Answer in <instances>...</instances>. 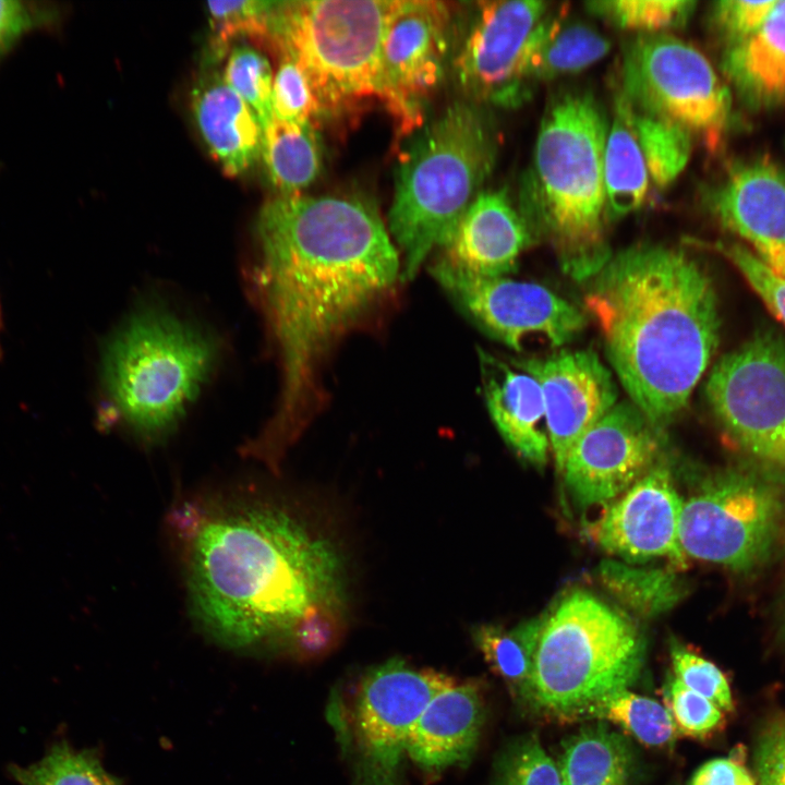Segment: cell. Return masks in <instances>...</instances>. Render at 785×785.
Wrapping results in <instances>:
<instances>
[{"mask_svg": "<svg viewBox=\"0 0 785 785\" xmlns=\"http://www.w3.org/2000/svg\"><path fill=\"white\" fill-rule=\"evenodd\" d=\"M679 496L668 466L661 458L587 529L590 539L629 563L665 557L684 566Z\"/></svg>", "mask_w": 785, "mask_h": 785, "instance_id": "17", "label": "cell"}, {"mask_svg": "<svg viewBox=\"0 0 785 785\" xmlns=\"http://www.w3.org/2000/svg\"><path fill=\"white\" fill-rule=\"evenodd\" d=\"M261 155L271 183L282 195L301 194L319 173L321 146L311 123L273 117L263 129Z\"/></svg>", "mask_w": 785, "mask_h": 785, "instance_id": "27", "label": "cell"}, {"mask_svg": "<svg viewBox=\"0 0 785 785\" xmlns=\"http://www.w3.org/2000/svg\"><path fill=\"white\" fill-rule=\"evenodd\" d=\"M430 270L483 331L518 352L531 343L560 349L585 326L578 306L542 285L507 276H476L440 257Z\"/></svg>", "mask_w": 785, "mask_h": 785, "instance_id": "13", "label": "cell"}, {"mask_svg": "<svg viewBox=\"0 0 785 785\" xmlns=\"http://www.w3.org/2000/svg\"><path fill=\"white\" fill-rule=\"evenodd\" d=\"M607 132L606 117L591 94L555 96L521 183L519 209L531 228L550 237L564 270L577 280L591 279L612 256L603 239Z\"/></svg>", "mask_w": 785, "mask_h": 785, "instance_id": "4", "label": "cell"}, {"mask_svg": "<svg viewBox=\"0 0 785 785\" xmlns=\"http://www.w3.org/2000/svg\"><path fill=\"white\" fill-rule=\"evenodd\" d=\"M619 97L631 108L720 144L730 114V94L709 60L667 33L639 34L621 62Z\"/></svg>", "mask_w": 785, "mask_h": 785, "instance_id": "9", "label": "cell"}, {"mask_svg": "<svg viewBox=\"0 0 785 785\" xmlns=\"http://www.w3.org/2000/svg\"><path fill=\"white\" fill-rule=\"evenodd\" d=\"M484 717L479 687L456 681L420 714L408 738L407 756L426 772L464 764L476 749Z\"/></svg>", "mask_w": 785, "mask_h": 785, "instance_id": "22", "label": "cell"}, {"mask_svg": "<svg viewBox=\"0 0 785 785\" xmlns=\"http://www.w3.org/2000/svg\"><path fill=\"white\" fill-rule=\"evenodd\" d=\"M721 225L785 279V172L768 158L733 166L709 194Z\"/></svg>", "mask_w": 785, "mask_h": 785, "instance_id": "19", "label": "cell"}, {"mask_svg": "<svg viewBox=\"0 0 785 785\" xmlns=\"http://www.w3.org/2000/svg\"><path fill=\"white\" fill-rule=\"evenodd\" d=\"M585 718L612 722L650 748H671L678 736L665 705L628 689L603 698L589 710Z\"/></svg>", "mask_w": 785, "mask_h": 785, "instance_id": "31", "label": "cell"}, {"mask_svg": "<svg viewBox=\"0 0 785 785\" xmlns=\"http://www.w3.org/2000/svg\"><path fill=\"white\" fill-rule=\"evenodd\" d=\"M584 301L630 401L662 430L686 408L720 341L708 273L681 249L636 244L612 254Z\"/></svg>", "mask_w": 785, "mask_h": 785, "instance_id": "3", "label": "cell"}, {"mask_svg": "<svg viewBox=\"0 0 785 785\" xmlns=\"http://www.w3.org/2000/svg\"><path fill=\"white\" fill-rule=\"evenodd\" d=\"M671 657L673 676L686 687L710 700L723 712L734 709L728 681L712 662L677 642L671 645Z\"/></svg>", "mask_w": 785, "mask_h": 785, "instance_id": "41", "label": "cell"}, {"mask_svg": "<svg viewBox=\"0 0 785 785\" xmlns=\"http://www.w3.org/2000/svg\"><path fill=\"white\" fill-rule=\"evenodd\" d=\"M754 760L758 785H785V718L760 736Z\"/></svg>", "mask_w": 785, "mask_h": 785, "instance_id": "44", "label": "cell"}, {"mask_svg": "<svg viewBox=\"0 0 785 785\" xmlns=\"http://www.w3.org/2000/svg\"><path fill=\"white\" fill-rule=\"evenodd\" d=\"M495 785H563L557 763L529 735L515 741L499 758Z\"/></svg>", "mask_w": 785, "mask_h": 785, "instance_id": "37", "label": "cell"}, {"mask_svg": "<svg viewBox=\"0 0 785 785\" xmlns=\"http://www.w3.org/2000/svg\"><path fill=\"white\" fill-rule=\"evenodd\" d=\"M61 9L47 1L0 0V61L25 37L52 29Z\"/></svg>", "mask_w": 785, "mask_h": 785, "instance_id": "39", "label": "cell"}, {"mask_svg": "<svg viewBox=\"0 0 785 785\" xmlns=\"http://www.w3.org/2000/svg\"><path fill=\"white\" fill-rule=\"evenodd\" d=\"M275 1H209L206 9L213 31V47L221 55L237 36L268 41Z\"/></svg>", "mask_w": 785, "mask_h": 785, "instance_id": "36", "label": "cell"}, {"mask_svg": "<svg viewBox=\"0 0 785 785\" xmlns=\"http://www.w3.org/2000/svg\"><path fill=\"white\" fill-rule=\"evenodd\" d=\"M710 410L744 450L785 470V340L759 333L723 355L704 387Z\"/></svg>", "mask_w": 785, "mask_h": 785, "instance_id": "12", "label": "cell"}, {"mask_svg": "<svg viewBox=\"0 0 785 785\" xmlns=\"http://www.w3.org/2000/svg\"><path fill=\"white\" fill-rule=\"evenodd\" d=\"M543 621L544 616L522 621L511 630L491 624L472 630L474 644L486 663L506 681L514 697L526 704Z\"/></svg>", "mask_w": 785, "mask_h": 785, "instance_id": "29", "label": "cell"}, {"mask_svg": "<svg viewBox=\"0 0 785 785\" xmlns=\"http://www.w3.org/2000/svg\"><path fill=\"white\" fill-rule=\"evenodd\" d=\"M611 41L596 28L569 20L566 9L548 13L536 28L527 64L530 87L535 82L575 74L603 59Z\"/></svg>", "mask_w": 785, "mask_h": 785, "instance_id": "25", "label": "cell"}, {"mask_svg": "<svg viewBox=\"0 0 785 785\" xmlns=\"http://www.w3.org/2000/svg\"><path fill=\"white\" fill-rule=\"evenodd\" d=\"M616 105L631 126L652 181L661 189L672 184L689 160L691 133L676 123L631 108L620 97Z\"/></svg>", "mask_w": 785, "mask_h": 785, "instance_id": "30", "label": "cell"}, {"mask_svg": "<svg viewBox=\"0 0 785 785\" xmlns=\"http://www.w3.org/2000/svg\"><path fill=\"white\" fill-rule=\"evenodd\" d=\"M603 174L606 217L620 218L642 206L649 173L631 126L618 105L607 132Z\"/></svg>", "mask_w": 785, "mask_h": 785, "instance_id": "28", "label": "cell"}, {"mask_svg": "<svg viewBox=\"0 0 785 785\" xmlns=\"http://www.w3.org/2000/svg\"><path fill=\"white\" fill-rule=\"evenodd\" d=\"M454 14L437 0L389 1L382 45L379 98L408 135L424 123L427 99L452 56Z\"/></svg>", "mask_w": 785, "mask_h": 785, "instance_id": "15", "label": "cell"}, {"mask_svg": "<svg viewBox=\"0 0 785 785\" xmlns=\"http://www.w3.org/2000/svg\"><path fill=\"white\" fill-rule=\"evenodd\" d=\"M712 246L740 270L770 311L785 324V279L740 244L714 243Z\"/></svg>", "mask_w": 785, "mask_h": 785, "instance_id": "42", "label": "cell"}, {"mask_svg": "<svg viewBox=\"0 0 785 785\" xmlns=\"http://www.w3.org/2000/svg\"><path fill=\"white\" fill-rule=\"evenodd\" d=\"M782 623H783V629L785 631V594L783 597V606H782Z\"/></svg>", "mask_w": 785, "mask_h": 785, "instance_id": "46", "label": "cell"}, {"mask_svg": "<svg viewBox=\"0 0 785 785\" xmlns=\"http://www.w3.org/2000/svg\"><path fill=\"white\" fill-rule=\"evenodd\" d=\"M273 114L275 118L311 123L322 112L319 101L302 69L291 59L281 58L273 82Z\"/></svg>", "mask_w": 785, "mask_h": 785, "instance_id": "38", "label": "cell"}, {"mask_svg": "<svg viewBox=\"0 0 785 785\" xmlns=\"http://www.w3.org/2000/svg\"><path fill=\"white\" fill-rule=\"evenodd\" d=\"M633 759L624 735L595 725L568 737L556 763L563 785H627Z\"/></svg>", "mask_w": 785, "mask_h": 785, "instance_id": "26", "label": "cell"}, {"mask_svg": "<svg viewBox=\"0 0 785 785\" xmlns=\"http://www.w3.org/2000/svg\"><path fill=\"white\" fill-rule=\"evenodd\" d=\"M644 654L643 637L627 616L573 591L544 616L527 704L558 720L585 718L603 698L637 681Z\"/></svg>", "mask_w": 785, "mask_h": 785, "instance_id": "6", "label": "cell"}, {"mask_svg": "<svg viewBox=\"0 0 785 785\" xmlns=\"http://www.w3.org/2000/svg\"><path fill=\"white\" fill-rule=\"evenodd\" d=\"M1 330H2V314H1V305H0V336H1ZM1 350L2 349H1V341H0V358L2 355Z\"/></svg>", "mask_w": 785, "mask_h": 785, "instance_id": "47", "label": "cell"}, {"mask_svg": "<svg viewBox=\"0 0 785 785\" xmlns=\"http://www.w3.org/2000/svg\"><path fill=\"white\" fill-rule=\"evenodd\" d=\"M256 239L247 283L279 360L280 389L244 452L277 472L323 406L325 358L392 292L401 266L378 212L353 196L280 194L262 207Z\"/></svg>", "mask_w": 785, "mask_h": 785, "instance_id": "1", "label": "cell"}, {"mask_svg": "<svg viewBox=\"0 0 785 785\" xmlns=\"http://www.w3.org/2000/svg\"><path fill=\"white\" fill-rule=\"evenodd\" d=\"M9 770L21 785H121L94 751L76 750L64 740L51 746L39 761Z\"/></svg>", "mask_w": 785, "mask_h": 785, "instance_id": "33", "label": "cell"}, {"mask_svg": "<svg viewBox=\"0 0 785 785\" xmlns=\"http://www.w3.org/2000/svg\"><path fill=\"white\" fill-rule=\"evenodd\" d=\"M512 360L541 387L550 447L560 472L572 445L617 403L612 372L591 350Z\"/></svg>", "mask_w": 785, "mask_h": 785, "instance_id": "18", "label": "cell"}, {"mask_svg": "<svg viewBox=\"0 0 785 785\" xmlns=\"http://www.w3.org/2000/svg\"><path fill=\"white\" fill-rule=\"evenodd\" d=\"M722 68L751 105L785 100V0H777L759 28L727 47Z\"/></svg>", "mask_w": 785, "mask_h": 785, "instance_id": "24", "label": "cell"}, {"mask_svg": "<svg viewBox=\"0 0 785 785\" xmlns=\"http://www.w3.org/2000/svg\"><path fill=\"white\" fill-rule=\"evenodd\" d=\"M548 13V3L544 1L476 3L451 56L456 81L467 100L514 108L529 97L530 47Z\"/></svg>", "mask_w": 785, "mask_h": 785, "instance_id": "14", "label": "cell"}, {"mask_svg": "<svg viewBox=\"0 0 785 785\" xmlns=\"http://www.w3.org/2000/svg\"><path fill=\"white\" fill-rule=\"evenodd\" d=\"M193 113L212 156L227 176H239L261 155L263 128L245 101L213 73L193 92Z\"/></svg>", "mask_w": 785, "mask_h": 785, "instance_id": "23", "label": "cell"}, {"mask_svg": "<svg viewBox=\"0 0 785 785\" xmlns=\"http://www.w3.org/2000/svg\"><path fill=\"white\" fill-rule=\"evenodd\" d=\"M216 357L217 345L207 334L165 309L145 307L106 343L101 384L123 423L156 438L182 416Z\"/></svg>", "mask_w": 785, "mask_h": 785, "instance_id": "7", "label": "cell"}, {"mask_svg": "<svg viewBox=\"0 0 785 785\" xmlns=\"http://www.w3.org/2000/svg\"><path fill=\"white\" fill-rule=\"evenodd\" d=\"M395 170L388 231L412 280L480 193L496 157V138L476 104L457 100L408 134Z\"/></svg>", "mask_w": 785, "mask_h": 785, "instance_id": "5", "label": "cell"}, {"mask_svg": "<svg viewBox=\"0 0 785 785\" xmlns=\"http://www.w3.org/2000/svg\"><path fill=\"white\" fill-rule=\"evenodd\" d=\"M389 1H275L268 44L307 76L324 109L379 96Z\"/></svg>", "mask_w": 785, "mask_h": 785, "instance_id": "8", "label": "cell"}, {"mask_svg": "<svg viewBox=\"0 0 785 785\" xmlns=\"http://www.w3.org/2000/svg\"><path fill=\"white\" fill-rule=\"evenodd\" d=\"M222 78L245 101L264 129L274 117V77L266 57L250 46H237L228 57Z\"/></svg>", "mask_w": 785, "mask_h": 785, "instance_id": "35", "label": "cell"}, {"mask_svg": "<svg viewBox=\"0 0 785 785\" xmlns=\"http://www.w3.org/2000/svg\"><path fill=\"white\" fill-rule=\"evenodd\" d=\"M785 520L776 485L758 473L727 470L684 500L680 544L687 556L750 570L770 557Z\"/></svg>", "mask_w": 785, "mask_h": 785, "instance_id": "10", "label": "cell"}, {"mask_svg": "<svg viewBox=\"0 0 785 785\" xmlns=\"http://www.w3.org/2000/svg\"><path fill=\"white\" fill-rule=\"evenodd\" d=\"M483 395L499 434L519 456L543 466L550 440L538 381L512 359L479 351Z\"/></svg>", "mask_w": 785, "mask_h": 785, "instance_id": "21", "label": "cell"}, {"mask_svg": "<svg viewBox=\"0 0 785 785\" xmlns=\"http://www.w3.org/2000/svg\"><path fill=\"white\" fill-rule=\"evenodd\" d=\"M599 577L614 596L642 616L668 611L683 595L680 581L667 570L605 560L599 567Z\"/></svg>", "mask_w": 785, "mask_h": 785, "instance_id": "32", "label": "cell"}, {"mask_svg": "<svg viewBox=\"0 0 785 785\" xmlns=\"http://www.w3.org/2000/svg\"><path fill=\"white\" fill-rule=\"evenodd\" d=\"M186 544L193 611L219 642L286 651L326 605H346L340 552L282 508L247 502L205 512Z\"/></svg>", "mask_w": 785, "mask_h": 785, "instance_id": "2", "label": "cell"}, {"mask_svg": "<svg viewBox=\"0 0 785 785\" xmlns=\"http://www.w3.org/2000/svg\"><path fill=\"white\" fill-rule=\"evenodd\" d=\"M455 683L446 674L418 669L400 659L366 673L345 721L349 724H339L355 785H401L414 723L427 703Z\"/></svg>", "mask_w": 785, "mask_h": 785, "instance_id": "11", "label": "cell"}, {"mask_svg": "<svg viewBox=\"0 0 785 785\" xmlns=\"http://www.w3.org/2000/svg\"><path fill=\"white\" fill-rule=\"evenodd\" d=\"M776 1H717L711 10L712 25L727 47L733 46L759 28Z\"/></svg>", "mask_w": 785, "mask_h": 785, "instance_id": "43", "label": "cell"}, {"mask_svg": "<svg viewBox=\"0 0 785 785\" xmlns=\"http://www.w3.org/2000/svg\"><path fill=\"white\" fill-rule=\"evenodd\" d=\"M532 228L505 190L480 192L439 246L442 259L482 277H505L531 244Z\"/></svg>", "mask_w": 785, "mask_h": 785, "instance_id": "20", "label": "cell"}, {"mask_svg": "<svg viewBox=\"0 0 785 785\" xmlns=\"http://www.w3.org/2000/svg\"><path fill=\"white\" fill-rule=\"evenodd\" d=\"M663 697L678 733L702 738L712 733L723 720L722 710L673 675L665 683Z\"/></svg>", "mask_w": 785, "mask_h": 785, "instance_id": "40", "label": "cell"}, {"mask_svg": "<svg viewBox=\"0 0 785 785\" xmlns=\"http://www.w3.org/2000/svg\"><path fill=\"white\" fill-rule=\"evenodd\" d=\"M695 7L696 2L690 0H594L585 3L592 15L639 34L679 28L688 22Z\"/></svg>", "mask_w": 785, "mask_h": 785, "instance_id": "34", "label": "cell"}, {"mask_svg": "<svg viewBox=\"0 0 785 785\" xmlns=\"http://www.w3.org/2000/svg\"><path fill=\"white\" fill-rule=\"evenodd\" d=\"M690 785H757L748 770L732 758L712 759L693 774Z\"/></svg>", "mask_w": 785, "mask_h": 785, "instance_id": "45", "label": "cell"}, {"mask_svg": "<svg viewBox=\"0 0 785 785\" xmlns=\"http://www.w3.org/2000/svg\"><path fill=\"white\" fill-rule=\"evenodd\" d=\"M662 430L631 401L617 402L570 448L560 472L582 507L625 493L662 457Z\"/></svg>", "mask_w": 785, "mask_h": 785, "instance_id": "16", "label": "cell"}]
</instances>
